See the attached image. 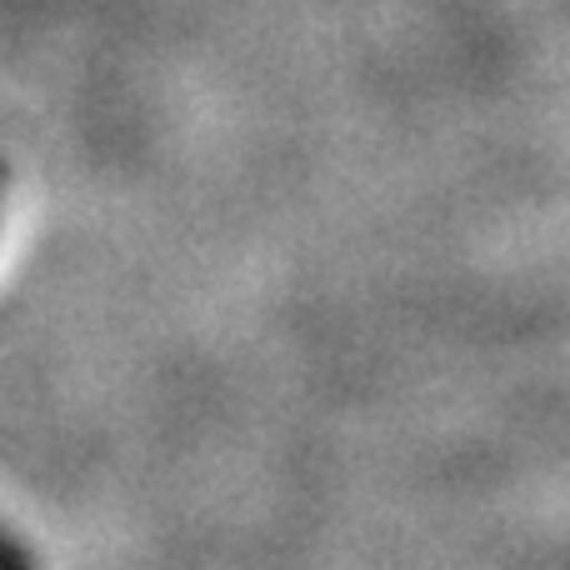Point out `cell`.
<instances>
[{"instance_id": "obj_1", "label": "cell", "mask_w": 570, "mask_h": 570, "mask_svg": "<svg viewBox=\"0 0 570 570\" xmlns=\"http://www.w3.org/2000/svg\"><path fill=\"white\" fill-rule=\"evenodd\" d=\"M16 556H20V551H10V546L0 541V561H16Z\"/></svg>"}, {"instance_id": "obj_2", "label": "cell", "mask_w": 570, "mask_h": 570, "mask_svg": "<svg viewBox=\"0 0 570 570\" xmlns=\"http://www.w3.org/2000/svg\"><path fill=\"white\" fill-rule=\"evenodd\" d=\"M0 186H6V176H0Z\"/></svg>"}]
</instances>
